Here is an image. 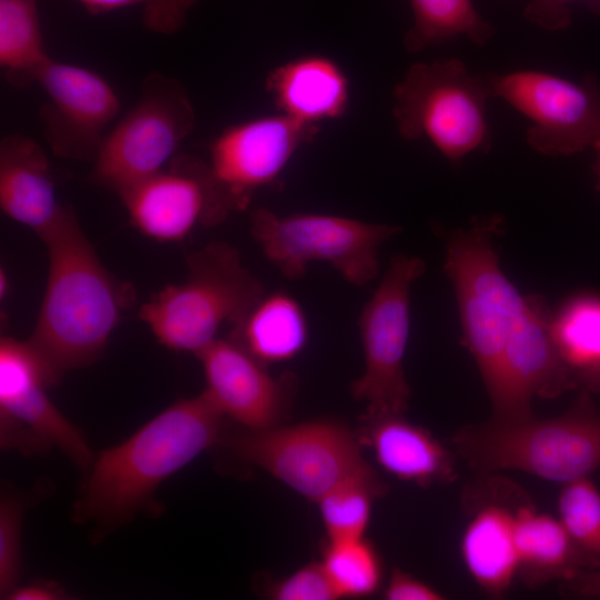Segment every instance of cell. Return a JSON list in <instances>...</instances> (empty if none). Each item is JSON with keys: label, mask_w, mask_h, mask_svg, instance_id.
I'll use <instances>...</instances> for the list:
<instances>
[{"label": "cell", "mask_w": 600, "mask_h": 600, "mask_svg": "<svg viewBox=\"0 0 600 600\" xmlns=\"http://www.w3.org/2000/svg\"><path fill=\"white\" fill-rule=\"evenodd\" d=\"M392 97V116L403 139L427 138L451 163L474 151H490V90L486 78L470 74L463 61L416 62Z\"/></svg>", "instance_id": "8992f818"}, {"label": "cell", "mask_w": 600, "mask_h": 600, "mask_svg": "<svg viewBox=\"0 0 600 600\" xmlns=\"http://www.w3.org/2000/svg\"><path fill=\"white\" fill-rule=\"evenodd\" d=\"M0 207L4 214L39 238L56 224L68 207L58 200L44 150L24 134L1 139Z\"/></svg>", "instance_id": "d6986e66"}, {"label": "cell", "mask_w": 600, "mask_h": 600, "mask_svg": "<svg viewBox=\"0 0 600 600\" xmlns=\"http://www.w3.org/2000/svg\"><path fill=\"white\" fill-rule=\"evenodd\" d=\"M224 416L204 392L181 399L92 459L73 519L111 530L146 509L159 486L216 443Z\"/></svg>", "instance_id": "3957f363"}, {"label": "cell", "mask_w": 600, "mask_h": 600, "mask_svg": "<svg viewBox=\"0 0 600 600\" xmlns=\"http://www.w3.org/2000/svg\"><path fill=\"white\" fill-rule=\"evenodd\" d=\"M196 356L204 373L203 392L224 417L251 431L281 423L294 390L290 374H270L229 337L216 339Z\"/></svg>", "instance_id": "9a60e30c"}, {"label": "cell", "mask_w": 600, "mask_h": 600, "mask_svg": "<svg viewBox=\"0 0 600 600\" xmlns=\"http://www.w3.org/2000/svg\"><path fill=\"white\" fill-rule=\"evenodd\" d=\"M491 97L506 101L532 126L527 143L550 157H567L592 148L600 138V79L586 74L573 81L540 70L484 76Z\"/></svg>", "instance_id": "8fae6325"}, {"label": "cell", "mask_w": 600, "mask_h": 600, "mask_svg": "<svg viewBox=\"0 0 600 600\" xmlns=\"http://www.w3.org/2000/svg\"><path fill=\"white\" fill-rule=\"evenodd\" d=\"M484 474L492 492H488L483 481L468 488L466 507L472 514L463 530L460 552L476 583L488 596L501 598L518 576L514 509L520 500L510 503L508 499L514 486L507 499H501L506 481H499L497 491V478Z\"/></svg>", "instance_id": "e0dca14e"}, {"label": "cell", "mask_w": 600, "mask_h": 600, "mask_svg": "<svg viewBox=\"0 0 600 600\" xmlns=\"http://www.w3.org/2000/svg\"><path fill=\"white\" fill-rule=\"evenodd\" d=\"M556 347L577 388L600 392V294L581 293L553 313Z\"/></svg>", "instance_id": "603a6c76"}, {"label": "cell", "mask_w": 600, "mask_h": 600, "mask_svg": "<svg viewBox=\"0 0 600 600\" xmlns=\"http://www.w3.org/2000/svg\"><path fill=\"white\" fill-rule=\"evenodd\" d=\"M582 3L593 13H600V0H529L524 18L547 31L566 29L572 21L570 7Z\"/></svg>", "instance_id": "1f68e13d"}, {"label": "cell", "mask_w": 600, "mask_h": 600, "mask_svg": "<svg viewBox=\"0 0 600 600\" xmlns=\"http://www.w3.org/2000/svg\"><path fill=\"white\" fill-rule=\"evenodd\" d=\"M49 59L37 0H0V66L8 82L18 88L36 83Z\"/></svg>", "instance_id": "cb8c5ba5"}, {"label": "cell", "mask_w": 600, "mask_h": 600, "mask_svg": "<svg viewBox=\"0 0 600 600\" xmlns=\"http://www.w3.org/2000/svg\"><path fill=\"white\" fill-rule=\"evenodd\" d=\"M321 563L339 598L372 596L382 584V559L364 537L328 540Z\"/></svg>", "instance_id": "4316f807"}, {"label": "cell", "mask_w": 600, "mask_h": 600, "mask_svg": "<svg viewBox=\"0 0 600 600\" xmlns=\"http://www.w3.org/2000/svg\"><path fill=\"white\" fill-rule=\"evenodd\" d=\"M36 83L47 96L39 114L51 152L61 159L93 162L106 128L119 112L112 87L90 69L51 58Z\"/></svg>", "instance_id": "5bb4252c"}, {"label": "cell", "mask_w": 600, "mask_h": 600, "mask_svg": "<svg viewBox=\"0 0 600 600\" xmlns=\"http://www.w3.org/2000/svg\"><path fill=\"white\" fill-rule=\"evenodd\" d=\"M558 514L582 568H600V490L596 483L589 477L563 483Z\"/></svg>", "instance_id": "83f0119b"}, {"label": "cell", "mask_w": 600, "mask_h": 600, "mask_svg": "<svg viewBox=\"0 0 600 600\" xmlns=\"http://www.w3.org/2000/svg\"><path fill=\"white\" fill-rule=\"evenodd\" d=\"M561 591L569 597L600 599V568L580 570L569 580L561 582Z\"/></svg>", "instance_id": "836d02e7"}, {"label": "cell", "mask_w": 600, "mask_h": 600, "mask_svg": "<svg viewBox=\"0 0 600 600\" xmlns=\"http://www.w3.org/2000/svg\"><path fill=\"white\" fill-rule=\"evenodd\" d=\"M413 23L403 38L410 53L440 46L459 36L484 46L494 27L476 9L472 0H409Z\"/></svg>", "instance_id": "d4e9b609"}, {"label": "cell", "mask_w": 600, "mask_h": 600, "mask_svg": "<svg viewBox=\"0 0 600 600\" xmlns=\"http://www.w3.org/2000/svg\"><path fill=\"white\" fill-rule=\"evenodd\" d=\"M518 577L529 588L569 580L583 570L577 551L558 518L539 512L529 501L514 509Z\"/></svg>", "instance_id": "7402d4cb"}, {"label": "cell", "mask_w": 600, "mask_h": 600, "mask_svg": "<svg viewBox=\"0 0 600 600\" xmlns=\"http://www.w3.org/2000/svg\"><path fill=\"white\" fill-rule=\"evenodd\" d=\"M400 230L337 214H278L264 208L250 214V231L262 253L291 280L310 263L327 262L348 283L366 286L378 276L379 247Z\"/></svg>", "instance_id": "52a82bcc"}, {"label": "cell", "mask_w": 600, "mask_h": 600, "mask_svg": "<svg viewBox=\"0 0 600 600\" xmlns=\"http://www.w3.org/2000/svg\"><path fill=\"white\" fill-rule=\"evenodd\" d=\"M23 503L3 497L0 503V594L7 598L17 588L21 572Z\"/></svg>", "instance_id": "f546056e"}, {"label": "cell", "mask_w": 600, "mask_h": 600, "mask_svg": "<svg viewBox=\"0 0 600 600\" xmlns=\"http://www.w3.org/2000/svg\"><path fill=\"white\" fill-rule=\"evenodd\" d=\"M357 436L379 466L399 480L429 488L458 478L453 453L404 414L366 413Z\"/></svg>", "instance_id": "ac0fdd59"}, {"label": "cell", "mask_w": 600, "mask_h": 600, "mask_svg": "<svg viewBox=\"0 0 600 600\" xmlns=\"http://www.w3.org/2000/svg\"><path fill=\"white\" fill-rule=\"evenodd\" d=\"M227 444L241 461L260 467L314 502L371 467L358 436L332 419L247 430Z\"/></svg>", "instance_id": "9c48e42d"}, {"label": "cell", "mask_w": 600, "mask_h": 600, "mask_svg": "<svg viewBox=\"0 0 600 600\" xmlns=\"http://www.w3.org/2000/svg\"><path fill=\"white\" fill-rule=\"evenodd\" d=\"M454 451L474 471L517 470L566 483L600 469V409L581 390L570 408L556 417L520 420L490 418L460 427Z\"/></svg>", "instance_id": "277c9868"}, {"label": "cell", "mask_w": 600, "mask_h": 600, "mask_svg": "<svg viewBox=\"0 0 600 600\" xmlns=\"http://www.w3.org/2000/svg\"><path fill=\"white\" fill-rule=\"evenodd\" d=\"M194 109L183 84L153 72L132 109L106 134L92 181L117 194L163 169L193 130Z\"/></svg>", "instance_id": "ba28073f"}, {"label": "cell", "mask_w": 600, "mask_h": 600, "mask_svg": "<svg viewBox=\"0 0 600 600\" xmlns=\"http://www.w3.org/2000/svg\"><path fill=\"white\" fill-rule=\"evenodd\" d=\"M7 286H8V281H7V277L3 272H1L0 274V292L1 294H6L7 292Z\"/></svg>", "instance_id": "8d00e7d4"}, {"label": "cell", "mask_w": 600, "mask_h": 600, "mask_svg": "<svg viewBox=\"0 0 600 600\" xmlns=\"http://www.w3.org/2000/svg\"><path fill=\"white\" fill-rule=\"evenodd\" d=\"M424 270L426 263L418 257L394 256L360 313L364 369L352 382L351 392L366 403L368 414H404L409 408L411 388L403 358L410 328V290Z\"/></svg>", "instance_id": "30bf717a"}, {"label": "cell", "mask_w": 600, "mask_h": 600, "mask_svg": "<svg viewBox=\"0 0 600 600\" xmlns=\"http://www.w3.org/2000/svg\"><path fill=\"white\" fill-rule=\"evenodd\" d=\"M503 229V218L491 213L450 232L443 269L491 418L510 421L533 416L534 397L552 399L577 384L556 347L546 300L521 294L501 270L493 240Z\"/></svg>", "instance_id": "6da1fadb"}, {"label": "cell", "mask_w": 600, "mask_h": 600, "mask_svg": "<svg viewBox=\"0 0 600 600\" xmlns=\"http://www.w3.org/2000/svg\"><path fill=\"white\" fill-rule=\"evenodd\" d=\"M592 149H593L594 154H596V160H594V163H593V170H594V173L597 176V188H598V190L600 192V138L594 143Z\"/></svg>", "instance_id": "d590c367"}, {"label": "cell", "mask_w": 600, "mask_h": 600, "mask_svg": "<svg viewBox=\"0 0 600 600\" xmlns=\"http://www.w3.org/2000/svg\"><path fill=\"white\" fill-rule=\"evenodd\" d=\"M228 337L268 367L289 361L303 350L309 324L303 308L291 294L266 292L231 327Z\"/></svg>", "instance_id": "44dd1931"}, {"label": "cell", "mask_w": 600, "mask_h": 600, "mask_svg": "<svg viewBox=\"0 0 600 600\" xmlns=\"http://www.w3.org/2000/svg\"><path fill=\"white\" fill-rule=\"evenodd\" d=\"M386 490L387 486L370 467L321 497L317 503L328 540L364 537L373 502Z\"/></svg>", "instance_id": "484cf974"}, {"label": "cell", "mask_w": 600, "mask_h": 600, "mask_svg": "<svg viewBox=\"0 0 600 600\" xmlns=\"http://www.w3.org/2000/svg\"><path fill=\"white\" fill-rule=\"evenodd\" d=\"M64 598V590L51 582H34L17 587L7 597V599L13 600H57Z\"/></svg>", "instance_id": "e575fe53"}, {"label": "cell", "mask_w": 600, "mask_h": 600, "mask_svg": "<svg viewBox=\"0 0 600 600\" xmlns=\"http://www.w3.org/2000/svg\"><path fill=\"white\" fill-rule=\"evenodd\" d=\"M92 16L124 8H141L144 27L154 33L171 36L187 23L190 10L199 0H73Z\"/></svg>", "instance_id": "f1b7e54d"}, {"label": "cell", "mask_w": 600, "mask_h": 600, "mask_svg": "<svg viewBox=\"0 0 600 600\" xmlns=\"http://www.w3.org/2000/svg\"><path fill=\"white\" fill-rule=\"evenodd\" d=\"M53 383L44 361L28 340L1 338L0 416L24 424L86 471L93 459L91 450L79 429L50 400L46 390Z\"/></svg>", "instance_id": "2e32d148"}, {"label": "cell", "mask_w": 600, "mask_h": 600, "mask_svg": "<svg viewBox=\"0 0 600 600\" xmlns=\"http://www.w3.org/2000/svg\"><path fill=\"white\" fill-rule=\"evenodd\" d=\"M118 196L132 226L160 242L181 241L197 227L218 224L231 213L208 162L191 154H176Z\"/></svg>", "instance_id": "7c38bea8"}, {"label": "cell", "mask_w": 600, "mask_h": 600, "mask_svg": "<svg viewBox=\"0 0 600 600\" xmlns=\"http://www.w3.org/2000/svg\"><path fill=\"white\" fill-rule=\"evenodd\" d=\"M387 600H442L444 596L412 574L394 568L383 589Z\"/></svg>", "instance_id": "d6a6232c"}, {"label": "cell", "mask_w": 600, "mask_h": 600, "mask_svg": "<svg viewBox=\"0 0 600 600\" xmlns=\"http://www.w3.org/2000/svg\"><path fill=\"white\" fill-rule=\"evenodd\" d=\"M318 130L280 112L226 128L212 141L207 162L230 211L247 209L257 191L276 182Z\"/></svg>", "instance_id": "4fadbf2b"}, {"label": "cell", "mask_w": 600, "mask_h": 600, "mask_svg": "<svg viewBox=\"0 0 600 600\" xmlns=\"http://www.w3.org/2000/svg\"><path fill=\"white\" fill-rule=\"evenodd\" d=\"M187 266L186 280L156 292L140 307L139 317L166 348L197 354L266 291L237 248L223 241L193 251Z\"/></svg>", "instance_id": "5b68a950"}, {"label": "cell", "mask_w": 600, "mask_h": 600, "mask_svg": "<svg viewBox=\"0 0 600 600\" xmlns=\"http://www.w3.org/2000/svg\"><path fill=\"white\" fill-rule=\"evenodd\" d=\"M276 600H334L339 599L321 563L310 562L284 579L267 588Z\"/></svg>", "instance_id": "4dcf8cb0"}, {"label": "cell", "mask_w": 600, "mask_h": 600, "mask_svg": "<svg viewBox=\"0 0 600 600\" xmlns=\"http://www.w3.org/2000/svg\"><path fill=\"white\" fill-rule=\"evenodd\" d=\"M40 239L48 251V280L28 341L57 383L102 353L134 297L102 264L70 206Z\"/></svg>", "instance_id": "7a4b0ae2"}, {"label": "cell", "mask_w": 600, "mask_h": 600, "mask_svg": "<svg viewBox=\"0 0 600 600\" xmlns=\"http://www.w3.org/2000/svg\"><path fill=\"white\" fill-rule=\"evenodd\" d=\"M266 90L280 113L318 127L344 114L350 100L343 69L320 54L301 56L276 67L266 79Z\"/></svg>", "instance_id": "ffe728a7"}]
</instances>
